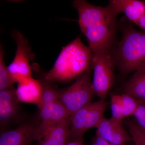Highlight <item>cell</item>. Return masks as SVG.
Wrapping results in <instances>:
<instances>
[{
    "label": "cell",
    "instance_id": "cell-1",
    "mask_svg": "<svg viewBox=\"0 0 145 145\" xmlns=\"http://www.w3.org/2000/svg\"><path fill=\"white\" fill-rule=\"evenodd\" d=\"M72 7L78 11L79 26L92 55L110 51L115 38L117 15L108 6H95L84 0H75Z\"/></svg>",
    "mask_w": 145,
    "mask_h": 145
},
{
    "label": "cell",
    "instance_id": "cell-2",
    "mask_svg": "<svg viewBox=\"0 0 145 145\" xmlns=\"http://www.w3.org/2000/svg\"><path fill=\"white\" fill-rule=\"evenodd\" d=\"M90 48L81 40L80 36L63 48L53 67L44 76L53 84L67 82L78 78L92 66Z\"/></svg>",
    "mask_w": 145,
    "mask_h": 145
},
{
    "label": "cell",
    "instance_id": "cell-3",
    "mask_svg": "<svg viewBox=\"0 0 145 145\" xmlns=\"http://www.w3.org/2000/svg\"><path fill=\"white\" fill-rule=\"evenodd\" d=\"M122 32L114 52V63L124 73L145 71V32L130 25L125 27Z\"/></svg>",
    "mask_w": 145,
    "mask_h": 145
},
{
    "label": "cell",
    "instance_id": "cell-4",
    "mask_svg": "<svg viewBox=\"0 0 145 145\" xmlns=\"http://www.w3.org/2000/svg\"><path fill=\"white\" fill-rule=\"evenodd\" d=\"M92 66L77 78L70 86L58 90L59 101L67 110L70 117L79 109L91 103L96 95L91 80Z\"/></svg>",
    "mask_w": 145,
    "mask_h": 145
},
{
    "label": "cell",
    "instance_id": "cell-5",
    "mask_svg": "<svg viewBox=\"0 0 145 145\" xmlns=\"http://www.w3.org/2000/svg\"><path fill=\"white\" fill-rule=\"evenodd\" d=\"M114 60L110 51L92 55L93 89L100 100H105L114 83Z\"/></svg>",
    "mask_w": 145,
    "mask_h": 145
},
{
    "label": "cell",
    "instance_id": "cell-6",
    "mask_svg": "<svg viewBox=\"0 0 145 145\" xmlns=\"http://www.w3.org/2000/svg\"><path fill=\"white\" fill-rule=\"evenodd\" d=\"M12 37L17 44L16 56L8 67L14 83H19L31 77L32 70L29 64L33 56L28 41L20 31L14 30Z\"/></svg>",
    "mask_w": 145,
    "mask_h": 145
},
{
    "label": "cell",
    "instance_id": "cell-7",
    "mask_svg": "<svg viewBox=\"0 0 145 145\" xmlns=\"http://www.w3.org/2000/svg\"><path fill=\"white\" fill-rule=\"evenodd\" d=\"M40 121L24 122L15 129L3 132L0 136V145H30L39 140Z\"/></svg>",
    "mask_w": 145,
    "mask_h": 145
},
{
    "label": "cell",
    "instance_id": "cell-8",
    "mask_svg": "<svg viewBox=\"0 0 145 145\" xmlns=\"http://www.w3.org/2000/svg\"><path fill=\"white\" fill-rule=\"evenodd\" d=\"M38 107L40 118L39 140L54 126L71 118L67 110L59 99L42 104Z\"/></svg>",
    "mask_w": 145,
    "mask_h": 145
},
{
    "label": "cell",
    "instance_id": "cell-9",
    "mask_svg": "<svg viewBox=\"0 0 145 145\" xmlns=\"http://www.w3.org/2000/svg\"><path fill=\"white\" fill-rule=\"evenodd\" d=\"M19 102L16 89L0 91V123L1 128L19 120Z\"/></svg>",
    "mask_w": 145,
    "mask_h": 145
},
{
    "label": "cell",
    "instance_id": "cell-10",
    "mask_svg": "<svg viewBox=\"0 0 145 145\" xmlns=\"http://www.w3.org/2000/svg\"><path fill=\"white\" fill-rule=\"evenodd\" d=\"M43 90L40 81L29 77L18 83L16 94L20 102L39 105Z\"/></svg>",
    "mask_w": 145,
    "mask_h": 145
},
{
    "label": "cell",
    "instance_id": "cell-11",
    "mask_svg": "<svg viewBox=\"0 0 145 145\" xmlns=\"http://www.w3.org/2000/svg\"><path fill=\"white\" fill-rule=\"evenodd\" d=\"M116 15L124 13L131 22L137 25L145 15V1L138 0H112L108 5Z\"/></svg>",
    "mask_w": 145,
    "mask_h": 145
},
{
    "label": "cell",
    "instance_id": "cell-12",
    "mask_svg": "<svg viewBox=\"0 0 145 145\" xmlns=\"http://www.w3.org/2000/svg\"><path fill=\"white\" fill-rule=\"evenodd\" d=\"M70 119L64 120L49 130L38 141V145H65L70 127Z\"/></svg>",
    "mask_w": 145,
    "mask_h": 145
},
{
    "label": "cell",
    "instance_id": "cell-13",
    "mask_svg": "<svg viewBox=\"0 0 145 145\" xmlns=\"http://www.w3.org/2000/svg\"><path fill=\"white\" fill-rule=\"evenodd\" d=\"M124 94L145 103V71L135 72L123 87Z\"/></svg>",
    "mask_w": 145,
    "mask_h": 145
},
{
    "label": "cell",
    "instance_id": "cell-14",
    "mask_svg": "<svg viewBox=\"0 0 145 145\" xmlns=\"http://www.w3.org/2000/svg\"><path fill=\"white\" fill-rule=\"evenodd\" d=\"M109 103L106 100H100L90 103L85 128L86 132L92 128H96L104 118V114Z\"/></svg>",
    "mask_w": 145,
    "mask_h": 145
},
{
    "label": "cell",
    "instance_id": "cell-15",
    "mask_svg": "<svg viewBox=\"0 0 145 145\" xmlns=\"http://www.w3.org/2000/svg\"><path fill=\"white\" fill-rule=\"evenodd\" d=\"M121 122L122 121L116 120L112 117L110 119L104 117L96 127V134L110 143L114 131Z\"/></svg>",
    "mask_w": 145,
    "mask_h": 145
},
{
    "label": "cell",
    "instance_id": "cell-16",
    "mask_svg": "<svg viewBox=\"0 0 145 145\" xmlns=\"http://www.w3.org/2000/svg\"><path fill=\"white\" fill-rule=\"evenodd\" d=\"M4 51L1 44L0 47V90L15 89L14 82L10 75L8 66L6 65L4 58Z\"/></svg>",
    "mask_w": 145,
    "mask_h": 145
},
{
    "label": "cell",
    "instance_id": "cell-17",
    "mask_svg": "<svg viewBox=\"0 0 145 145\" xmlns=\"http://www.w3.org/2000/svg\"><path fill=\"white\" fill-rule=\"evenodd\" d=\"M128 128L130 135L135 145H145V135L137 126L134 121L129 119L125 121Z\"/></svg>",
    "mask_w": 145,
    "mask_h": 145
},
{
    "label": "cell",
    "instance_id": "cell-18",
    "mask_svg": "<svg viewBox=\"0 0 145 145\" xmlns=\"http://www.w3.org/2000/svg\"><path fill=\"white\" fill-rule=\"evenodd\" d=\"M120 96L123 104V112L125 118L133 115L138 107V101L128 94L123 93L120 95Z\"/></svg>",
    "mask_w": 145,
    "mask_h": 145
},
{
    "label": "cell",
    "instance_id": "cell-19",
    "mask_svg": "<svg viewBox=\"0 0 145 145\" xmlns=\"http://www.w3.org/2000/svg\"><path fill=\"white\" fill-rule=\"evenodd\" d=\"M131 141H132L131 136L125 129L122 122H121L114 131L110 143L114 144L125 145Z\"/></svg>",
    "mask_w": 145,
    "mask_h": 145
},
{
    "label": "cell",
    "instance_id": "cell-20",
    "mask_svg": "<svg viewBox=\"0 0 145 145\" xmlns=\"http://www.w3.org/2000/svg\"><path fill=\"white\" fill-rule=\"evenodd\" d=\"M110 102L112 117L113 119L122 121L124 119L123 112V104L120 95L110 94Z\"/></svg>",
    "mask_w": 145,
    "mask_h": 145
},
{
    "label": "cell",
    "instance_id": "cell-21",
    "mask_svg": "<svg viewBox=\"0 0 145 145\" xmlns=\"http://www.w3.org/2000/svg\"><path fill=\"white\" fill-rule=\"evenodd\" d=\"M138 102V107L133 116L138 126L145 129V103Z\"/></svg>",
    "mask_w": 145,
    "mask_h": 145
},
{
    "label": "cell",
    "instance_id": "cell-22",
    "mask_svg": "<svg viewBox=\"0 0 145 145\" xmlns=\"http://www.w3.org/2000/svg\"><path fill=\"white\" fill-rule=\"evenodd\" d=\"M137 25L140 27L143 30H145V15L143 16L140 18Z\"/></svg>",
    "mask_w": 145,
    "mask_h": 145
},
{
    "label": "cell",
    "instance_id": "cell-23",
    "mask_svg": "<svg viewBox=\"0 0 145 145\" xmlns=\"http://www.w3.org/2000/svg\"><path fill=\"white\" fill-rule=\"evenodd\" d=\"M65 145H85L83 144V142H71L67 143Z\"/></svg>",
    "mask_w": 145,
    "mask_h": 145
},
{
    "label": "cell",
    "instance_id": "cell-24",
    "mask_svg": "<svg viewBox=\"0 0 145 145\" xmlns=\"http://www.w3.org/2000/svg\"><path fill=\"white\" fill-rule=\"evenodd\" d=\"M138 127L139 128V129H140V130H141V131H142V132L143 133H144V134L145 135V129H144L141 128L140 127Z\"/></svg>",
    "mask_w": 145,
    "mask_h": 145
},
{
    "label": "cell",
    "instance_id": "cell-25",
    "mask_svg": "<svg viewBox=\"0 0 145 145\" xmlns=\"http://www.w3.org/2000/svg\"><path fill=\"white\" fill-rule=\"evenodd\" d=\"M92 145H98L97 144H96V143L95 142H92Z\"/></svg>",
    "mask_w": 145,
    "mask_h": 145
},
{
    "label": "cell",
    "instance_id": "cell-26",
    "mask_svg": "<svg viewBox=\"0 0 145 145\" xmlns=\"http://www.w3.org/2000/svg\"><path fill=\"white\" fill-rule=\"evenodd\" d=\"M109 145H117V144H111V143H110Z\"/></svg>",
    "mask_w": 145,
    "mask_h": 145
}]
</instances>
